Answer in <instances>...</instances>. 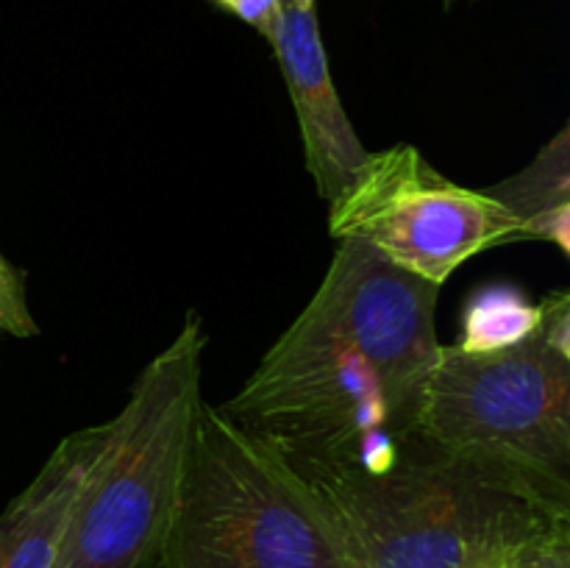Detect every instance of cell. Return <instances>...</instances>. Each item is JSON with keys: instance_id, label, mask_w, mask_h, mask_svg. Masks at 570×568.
Returning a JSON list of instances; mask_svg holds the SVG:
<instances>
[{"instance_id": "1", "label": "cell", "mask_w": 570, "mask_h": 568, "mask_svg": "<svg viewBox=\"0 0 570 568\" xmlns=\"http://www.w3.org/2000/svg\"><path fill=\"white\" fill-rule=\"evenodd\" d=\"M440 287L340 239L309 304L220 410L301 477L382 473L417 434Z\"/></svg>"}, {"instance_id": "2", "label": "cell", "mask_w": 570, "mask_h": 568, "mask_svg": "<svg viewBox=\"0 0 570 568\" xmlns=\"http://www.w3.org/2000/svg\"><path fill=\"white\" fill-rule=\"evenodd\" d=\"M354 568H507L570 505L529 479L415 438L382 473L304 477Z\"/></svg>"}, {"instance_id": "3", "label": "cell", "mask_w": 570, "mask_h": 568, "mask_svg": "<svg viewBox=\"0 0 570 568\" xmlns=\"http://www.w3.org/2000/svg\"><path fill=\"white\" fill-rule=\"evenodd\" d=\"M206 332L187 312L142 368L83 479L53 568H154L170 527L200 404Z\"/></svg>"}, {"instance_id": "4", "label": "cell", "mask_w": 570, "mask_h": 568, "mask_svg": "<svg viewBox=\"0 0 570 568\" xmlns=\"http://www.w3.org/2000/svg\"><path fill=\"white\" fill-rule=\"evenodd\" d=\"M154 568L354 566L312 484L204 401Z\"/></svg>"}, {"instance_id": "5", "label": "cell", "mask_w": 570, "mask_h": 568, "mask_svg": "<svg viewBox=\"0 0 570 568\" xmlns=\"http://www.w3.org/2000/svg\"><path fill=\"white\" fill-rule=\"evenodd\" d=\"M417 434L570 505V356L538 337L490 354L440 345Z\"/></svg>"}, {"instance_id": "6", "label": "cell", "mask_w": 570, "mask_h": 568, "mask_svg": "<svg viewBox=\"0 0 570 568\" xmlns=\"http://www.w3.org/2000/svg\"><path fill=\"white\" fill-rule=\"evenodd\" d=\"M328 234L354 239L382 259L443 287L471 256L523 237L521 221L488 189L434 170L415 145L367 154L328 200Z\"/></svg>"}, {"instance_id": "7", "label": "cell", "mask_w": 570, "mask_h": 568, "mask_svg": "<svg viewBox=\"0 0 570 568\" xmlns=\"http://www.w3.org/2000/svg\"><path fill=\"white\" fill-rule=\"evenodd\" d=\"M271 45L298 117L306 170L315 178L321 198H337L371 150L356 137L334 87L317 22V0H278Z\"/></svg>"}, {"instance_id": "8", "label": "cell", "mask_w": 570, "mask_h": 568, "mask_svg": "<svg viewBox=\"0 0 570 568\" xmlns=\"http://www.w3.org/2000/svg\"><path fill=\"white\" fill-rule=\"evenodd\" d=\"M111 421L59 440L37 477L0 512V568H53L61 532L83 479L106 449Z\"/></svg>"}, {"instance_id": "9", "label": "cell", "mask_w": 570, "mask_h": 568, "mask_svg": "<svg viewBox=\"0 0 570 568\" xmlns=\"http://www.w3.org/2000/svg\"><path fill=\"white\" fill-rule=\"evenodd\" d=\"M570 131L557 137L534 156L532 165L507 182L488 187L521 221L523 237L549 239L570 254Z\"/></svg>"}, {"instance_id": "10", "label": "cell", "mask_w": 570, "mask_h": 568, "mask_svg": "<svg viewBox=\"0 0 570 568\" xmlns=\"http://www.w3.org/2000/svg\"><path fill=\"white\" fill-rule=\"evenodd\" d=\"M540 304L515 287L479 290L462 315V340L456 349L468 354H490L521 345L538 334Z\"/></svg>"}, {"instance_id": "11", "label": "cell", "mask_w": 570, "mask_h": 568, "mask_svg": "<svg viewBox=\"0 0 570 568\" xmlns=\"http://www.w3.org/2000/svg\"><path fill=\"white\" fill-rule=\"evenodd\" d=\"M0 334H11V337L39 334L37 321L26 304L20 273L11 267V262L3 254H0Z\"/></svg>"}, {"instance_id": "12", "label": "cell", "mask_w": 570, "mask_h": 568, "mask_svg": "<svg viewBox=\"0 0 570 568\" xmlns=\"http://www.w3.org/2000/svg\"><path fill=\"white\" fill-rule=\"evenodd\" d=\"M507 568H570V523L546 529L518 546Z\"/></svg>"}, {"instance_id": "13", "label": "cell", "mask_w": 570, "mask_h": 568, "mask_svg": "<svg viewBox=\"0 0 570 568\" xmlns=\"http://www.w3.org/2000/svg\"><path fill=\"white\" fill-rule=\"evenodd\" d=\"M534 337L543 340L549 349L560 351L562 356H570V295L566 290L551 293L540 304V326Z\"/></svg>"}, {"instance_id": "14", "label": "cell", "mask_w": 570, "mask_h": 568, "mask_svg": "<svg viewBox=\"0 0 570 568\" xmlns=\"http://www.w3.org/2000/svg\"><path fill=\"white\" fill-rule=\"evenodd\" d=\"M232 14H237L245 26H250L254 31H259L262 37L271 42L273 31H276L278 22V0H234L228 6Z\"/></svg>"}, {"instance_id": "15", "label": "cell", "mask_w": 570, "mask_h": 568, "mask_svg": "<svg viewBox=\"0 0 570 568\" xmlns=\"http://www.w3.org/2000/svg\"><path fill=\"white\" fill-rule=\"evenodd\" d=\"M212 3H217V6H220V9H226V11H228V6H232L234 0H212Z\"/></svg>"}]
</instances>
